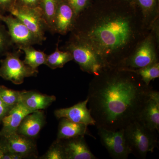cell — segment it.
<instances>
[{
  "instance_id": "30",
  "label": "cell",
  "mask_w": 159,
  "mask_h": 159,
  "mask_svg": "<svg viewBox=\"0 0 159 159\" xmlns=\"http://www.w3.org/2000/svg\"><path fill=\"white\" fill-rule=\"evenodd\" d=\"M17 3L22 6L35 8L39 7V0H17Z\"/></svg>"
},
{
  "instance_id": "31",
  "label": "cell",
  "mask_w": 159,
  "mask_h": 159,
  "mask_svg": "<svg viewBox=\"0 0 159 159\" xmlns=\"http://www.w3.org/2000/svg\"><path fill=\"white\" fill-rule=\"evenodd\" d=\"M8 152L3 137L0 136V159H2L3 156Z\"/></svg>"
},
{
  "instance_id": "13",
  "label": "cell",
  "mask_w": 159,
  "mask_h": 159,
  "mask_svg": "<svg viewBox=\"0 0 159 159\" xmlns=\"http://www.w3.org/2000/svg\"><path fill=\"white\" fill-rule=\"evenodd\" d=\"M2 137L9 152L22 155L26 158L36 152V145L31 138L17 132Z\"/></svg>"
},
{
  "instance_id": "29",
  "label": "cell",
  "mask_w": 159,
  "mask_h": 159,
  "mask_svg": "<svg viewBox=\"0 0 159 159\" xmlns=\"http://www.w3.org/2000/svg\"><path fill=\"white\" fill-rule=\"evenodd\" d=\"M12 107L7 105L0 99V123L2 119L6 116Z\"/></svg>"
},
{
  "instance_id": "18",
  "label": "cell",
  "mask_w": 159,
  "mask_h": 159,
  "mask_svg": "<svg viewBox=\"0 0 159 159\" xmlns=\"http://www.w3.org/2000/svg\"><path fill=\"white\" fill-rule=\"evenodd\" d=\"M60 119L57 132V139L64 140L90 135L88 131V125L72 122L66 118Z\"/></svg>"
},
{
  "instance_id": "26",
  "label": "cell",
  "mask_w": 159,
  "mask_h": 159,
  "mask_svg": "<svg viewBox=\"0 0 159 159\" xmlns=\"http://www.w3.org/2000/svg\"><path fill=\"white\" fill-rule=\"evenodd\" d=\"M12 43L9 32L4 27H0V54L5 52Z\"/></svg>"
},
{
  "instance_id": "20",
  "label": "cell",
  "mask_w": 159,
  "mask_h": 159,
  "mask_svg": "<svg viewBox=\"0 0 159 159\" xmlns=\"http://www.w3.org/2000/svg\"><path fill=\"white\" fill-rule=\"evenodd\" d=\"M60 0H39L40 8L47 27L54 30V20Z\"/></svg>"
},
{
  "instance_id": "11",
  "label": "cell",
  "mask_w": 159,
  "mask_h": 159,
  "mask_svg": "<svg viewBox=\"0 0 159 159\" xmlns=\"http://www.w3.org/2000/svg\"><path fill=\"white\" fill-rule=\"evenodd\" d=\"M88 99L78 102L71 107L61 108L54 111L57 119L66 118L72 122L88 125H96V122L87 107Z\"/></svg>"
},
{
  "instance_id": "14",
  "label": "cell",
  "mask_w": 159,
  "mask_h": 159,
  "mask_svg": "<svg viewBox=\"0 0 159 159\" xmlns=\"http://www.w3.org/2000/svg\"><path fill=\"white\" fill-rule=\"evenodd\" d=\"M32 112L19 102L2 119V128L0 131V136L5 137L16 132L23 119Z\"/></svg>"
},
{
  "instance_id": "9",
  "label": "cell",
  "mask_w": 159,
  "mask_h": 159,
  "mask_svg": "<svg viewBox=\"0 0 159 159\" xmlns=\"http://www.w3.org/2000/svg\"><path fill=\"white\" fill-rule=\"evenodd\" d=\"M157 62L153 43L148 39L141 44L133 55L122 61L118 67L138 69Z\"/></svg>"
},
{
  "instance_id": "27",
  "label": "cell",
  "mask_w": 159,
  "mask_h": 159,
  "mask_svg": "<svg viewBox=\"0 0 159 159\" xmlns=\"http://www.w3.org/2000/svg\"><path fill=\"white\" fill-rule=\"evenodd\" d=\"M158 0H133V3L137 4L144 12L152 11L157 5Z\"/></svg>"
},
{
  "instance_id": "19",
  "label": "cell",
  "mask_w": 159,
  "mask_h": 159,
  "mask_svg": "<svg viewBox=\"0 0 159 159\" xmlns=\"http://www.w3.org/2000/svg\"><path fill=\"white\" fill-rule=\"evenodd\" d=\"M20 49L25 52V58L23 61L31 68L37 70L42 65H45L47 56L42 51H37L31 46L20 47Z\"/></svg>"
},
{
  "instance_id": "32",
  "label": "cell",
  "mask_w": 159,
  "mask_h": 159,
  "mask_svg": "<svg viewBox=\"0 0 159 159\" xmlns=\"http://www.w3.org/2000/svg\"><path fill=\"white\" fill-rule=\"evenodd\" d=\"M124 1H127V2H130L133 3V0H124Z\"/></svg>"
},
{
  "instance_id": "15",
  "label": "cell",
  "mask_w": 159,
  "mask_h": 159,
  "mask_svg": "<svg viewBox=\"0 0 159 159\" xmlns=\"http://www.w3.org/2000/svg\"><path fill=\"white\" fill-rule=\"evenodd\" d=\"M45 122V116L43 110L28 114L23 119L16 132L30 138L37 136Z\"/></svg>"
},
{
  "instance_id": "2",
  "label": "cell",
  "mask_w": 159,
  "mask_h": 159,
  "mask_svg": "<svg viewBox=\"0 0 159 159\" xmlns=\"http://www.w3.org/2000/svg\"><path fill=\"white\" fill-rule=\"evenodd\" d=\"M132 34L128 18L122 16L110 15L96 23L83 40L97 51L107 66H113V54L128 43Z\"/></svg>"
},
{
  "instance_id": "4",
  "label": "cell",
  "mask_w": 159,
  "mask_h": 159,
  "mask_svg": "<svg viewBox=\"0 0 159 159\" xmlns=\"http://www.w3.org/2000/svg\"><path fill=\"white\" fill-rule=\"evenodd\" d=\"M69 49L73 59L84 72L96 76L107 66L97 51L83 40L71 43Z\"/></svg>"
},
{
  "instance_id": "22",
  "label": "cell",
  "mask_w": 159,
  "mask_h": 159,
  "mask_svg": "<svg viewBox=\"0 0 159 159\" xmlns=\"http://www.w3.org/2000/svg\"><path fill=\"white\" fill-rule=\"evenodd\" d=\"M125 69L136 74L147 85H149L151 81L152 80L159 77V64L157 62L154 63L141 68Z\"/></svg>"
},
{
  "instance_id": "8",
  "label": "cell",
  "mask_w": 159,
  "mask_h": 159,
  "mask_svg": "<svg viewBox=\"0 0 159 159\" xmlns=\"http://www.w3.org/2000/svg\"><path fill=\"white\" fill-rule=\"evenodd\" d=\"M0 20L2 21L7 26L12 43L16 44L19 48L42 43L20 20L15 16H4L0 13Z\"/></svg>"
},
{
  "instance_id": "21",
  "label": "cell",
  "mask_w": 159,
  "mask_h": 159,
  "mask_svg": "<svg viewBox=\"0 0 159 159\" xmlns=\"http://www.w3.org/2000/svg\"><path fill=\"white\" fill-rule=\"evenodd\" d=\"M73 59L70 51H61L58 48L53 53L48 55L45 65L52 70L60 68Z\"/></svg>"
},
{
  "instance_id": "1",
  "label": "cell",
  "mask_w": 159,
  "mask_h": 159,
  "mask_svg": "<svg viewBox=\"0 0 159 159\" xmlns=\"http://www.w3.org/2000/svg\"><path fill=\"white\" fill-rule=\"evenodd\" d=\"M89 85V109L97 127L116 131L138 120L152 89L136 74L107 66Z\"/></svg>"
},
{
  "instance_id": "16",
  "label": "cell",
  "mask_w": 159,
  "mask_h": 159,
  "mask_svg": "<svg viewBox=\"0 0 159 159\" xmlns=\"http://www.w3.org/2000/svg\"><path fill=\"white\" fill-rule=\"evenodd\" d=\"M54 96H49L33 91H20L19 102L29 110L34 111L48 107L56 100Z\"/></svg>"
},
{
  "instance_id": "28",
  "label": "cell",
  "mask_w": 159,
  "mask_h": 159,
  "mask_svg": "<svg viewBox=\"0 0 159 159\" xmlns=\"http://www.w3.org/2000/svg\"><path fill=\"white\" fill-rule=\"evenodd\" d=\"M17 0H0V13L8 11L17 2Z\"/></svg>"
},
{
  "instance_id": "12",
  "label": "cell",
  "mask_w": 159,
  "mask_h": 159,
  "mask_svg": "<svg viewBox=\"0 0 159 159\" xmlns=\"http://www.w3.org/2000/svg\"><path fill=\"white\" fill-rule=\"evenodd\" d=\"M66 159H96L84 136L61 140Z\"/></svg>"
},
{
  "instance_id": "25",
  "label": "cell",
  "mask_w": 159,
  "mask_h": 159,
  "mask_svg": "<svg viewBox=\"0 0 159 159\" xmlns=\"http://www.w3.org/2000/svg\"><path fill=\"white\" fill-rule=\"evenodd\" d=\"M74 11L75 16L87 8L92 0H65Z\"/></svg>"
},
{
  "instance_id": "7",
  "label": "cell",
  "mask_w": 159,
  "mask_h": 159,
  "mask_svg": "<svg viewBox=\"0 0 159 159\" xmlns=\"http://www.w3.org/2000/svg\"><path fill=\"white\" fill-rule=\"evenodd\" d=\"M100 142L114 159H127L131 154L125 136L124 129L114 131L97 127Z\"/></svg>"
},
{
  "instance_id": "5",
  "label": "cell",
  "mask_w": 159,
  "mask_h": 159,
  "mask_svg": "<svg viewBox=\"0 0 159 159\" xmlns=\"http://www.w3.org/2000/svg\"><path fill=\"white\" fill-rule=\"evenodd\" d=\"M20 55L19 52L7 53L1 61L0 77L15 84H21L25 78L36 76L38 73L20 60Z\"/></svg>"
},
{
  "instance_id": "6",
  "label": "cell",
  "mask_w": 159,
  "mask_h": 159,
  "mask_svg": "<svg viewBox=\"0 0 159 159\" xmlns=\"http://www.w3.org/2000/svg\"><path fill=\"white\" fill-rule=\"evenodd\" d=\"M9 12L20 20L41 41L44 40L45 31L48 27L39 6L32 8L16 2Z\"/></svg>"
},
{
  "instance_id": "10",
  "label": "cell",
  "mask_w": 159,
  "mask_h": 159,
  "mask_svg": "<svg viewBox=\"0 0 159 159\" xmlns=\"http://www.w3.org/2000/svg\"><path fill=\"white\" fill-rule=\"evenodd\" d=\"M138 121L152 130L159 132V93L152 89Z\"/></svg>"
},
{
  "instance_id": "3",
  "label": "cell",
  "mask_w": 159,
  "mask_h": 159,
  "mask_svg": "<svg viewBox=\"0 0 159 159\" xmlns=\"http://www.w3.org/2000/svg\"><path fill=\"white\" fill-rule=\"evenodd\" d=\"M124 129V136L131 154L139 159L146 158L148 152L158 147L156 131L147 128L138 120L131 122Z\"/></svg>"
},
{
  "instance_id": "23",
  "label": "cell",
  "mask_w": 159,
  "mask_h": 159,
  "mask_svg": "<svg viewBox=\"0 0 159 159\" xmlns=\"http://www.w3.org/2000/svg\"><path fill=\"white\" fill-rule=\"evenodd\" d=\"M20 91L13 90L0 86V99L7 105L13 107L19 102Z\"/></svg>"
},
{
  "instance_id": "17",
  "label": "cell",
  "mask_w": 159,
  "mask_h": 159,
  "mask_svg": "<svg viewBox=\"0 0 159 159\" xmlns=\"http://www.w3.org/2000/svg\"><path fill=\"white\" fill-rule=\"evenodd\" d=\"M74 16V11L68 3L65 0H60L54 20V31L65 34L73 25Z\"/></svg>"
},
{
  "instance_id": "24",
  "label": "cell",
  "mask_w": 159,
  "mask_h": 159,
  "mask_svg": "<svg viewBox=\"0 0 159 159\" xmlns=\"http://www.w3.org/2000/svg\"><path fill=\"white\" fill-rule=\"evenodd\" d=\"M40 159H66L61 140L57 139Z\"/></svg>"
}]
</instances>
